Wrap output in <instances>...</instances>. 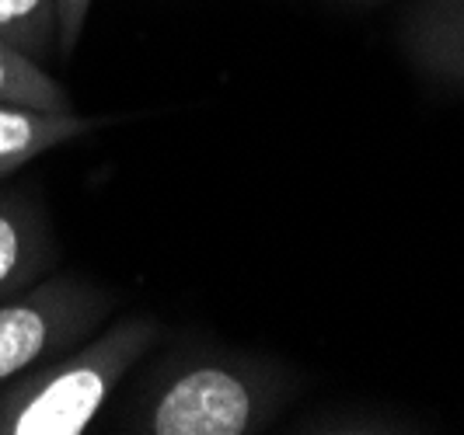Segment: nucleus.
Wrapping results in <instances>:
<instances>
[{
    "label": "nucleus",
    "mask_w": 464,
    "mask_h": 435,
    "mask_svg": "<svg viewBox=\"0 0 464 435\" xmlns=\"http://www.w3.org/2000/svg\"><path fill=\"white\" fill-rule=\"evenodd\" d=\"M56 7H60V52L70 56L81 43L84 22L92 14V0H56Z\"/></svg>",
    "instance_id": "obj_10"
},
{
    "label": "nucleus",
    "mask_w": 464,
    "mask_h": 435,
    "mask_svg": "<svg viewBox=\"0 0 464 435\" xmlns=\"http://www.w3.org/2000/svg\"><path fill=\"white\" fill-rule=\"evenodd\" d=\"M164 327L150 314L109 317L94 335L0 387L4 435H81L119 383L158 348Z\"/></svg>",
    "instance_id": "obj_2"
},
{
    "label": "nucleus",
    "mask_w": 464,
    "mask_h": 435,
    "mask_svg": "<svg viewBox=\"0 0 464 435\" xmlns=\"http://www.w3.org/2000/svg\"><path fill=\"white\" fill-rule=\"evenodd\" d=\"M0 435H4V421H0Z\"/></svg>",
    "instance_id": "obj_12"
},
{
    "label": "nucleus",
    "mask_w": 464,
    "mask_h": 435,
    "mask_svg": "<svg viewBox=\"0 0 464 435\" xmlns=\"http://www.w3.org/2000/svg\"><path fill=\"white\" fill-rule=\"evenodd\" d=\"M116 297L81 275H46L0 299V387L94 335Z\"/></svg>",
    "instance_id": "obj_3"
},
{
    "label": "nucleus",
    "mask_w": 464,
    "mask_h": 435,
    "mask_svg": "<svg viewBox=\"0 0 464 435\" xmlns=\"http://www.w3.org/2000/svg\"><path fill=\"white\" fill-rule=\"evenodd\" d=\"M349 4H381V0H349Z\"/></svg>",
    "instance_id": "obj_11"
},
{
    "label": "nucleus",
    "mask_w": 464,
    "mask_h": 435,
    "mask_svg": "<svg viewBox=\"0 0 464 435\" xmlns=\"http://www.w3.org/2000/svg\"><path fill=\"white\" fill-rule=\"evenodd\" d=\"M297 390V369L276 355L182 342L140 373L109 425L130 435H258L283 418Z\"/></svg>",
    "instance_id": "obj_1"
},
{
    "label": "nucleus",
    "mask_w": 464,
    "mask_h": 435,
    "mask_svg": "<svg viewBox=\"0 0 464 435\" xmlns=\"http://www.w3.org/2000/svg\"><path fill=\"white\" fill-rule=\"evenodd\" d=\"M0 39L46 63L53 52H60L56 0H0Z\"/></svg>",
    "instance_id": "obj_8"
},
{
    "label": "nucleus",
    "mask_w": 464,
    "mask_h": 435,
    "mask_svg": "<svg viewBox=\"0 0 464 435\" xmlns=\"http://www.w3.org/2000/svg\"><path fill=\"white\" fill-rule=\"evenodd\" d=\"M301 432H416V429H412V418L405 421V418H392V414H381V411L363 418V414L343 411V414H314V418L301 421Z\"/></svg>",
    "instance_id": "obj_9"
},
{
    "label": "nucleus",
    "mask_w": 464,
    "mask_h": 435,
    "mask_svg": "<svg viewBox=\"0 0 464 435\" xmlns=\"http://www.w3.org/2000/svg\"><path fill=\"white\" fill-rule=\"evenodd\" d=\"M0 105H22L43 112H73L70 91L46 70V63L24 56L0 39Z\"/></svg>",
    "instance_id": "obj_7"
},
{
    "label": "nucleus",
    "mask_w": 464,
    "mask_h": 435,
    "mask_svg": "<svg viewBox=\"0 0 464 435\" xmlns=\"http://www.w3.org/2000/svg\"><path fill=\"white\" fill-rule=\"evenodd\" d=\"M56 265V241L46 209L22 192H0V299L46 279Z\"/></svg>",
    "instance_id": "obj_5"
},
{
    "label": "nucleus",
    "mask_w": 464,
    "mask_h": 435,
    "mask_svg": "<svg viewBox=\"0 0 464 435\" xmlns=\"http://www.w3.org/2000/svg\"><path fill=\"white\" fill-rule=\"evenodd\" d=\"M398 46L419 77L464 94V0H416L398 22Z\"/></svg>",
    "instance_id": "obj_4"
},
{
    "label": "nucleus",
    "mask_w": 464,
    "mask_h": 435,
    "mask_svg": "<svg viewBox=\"0 0 464 435\" xmlns=\"http://www.w3.org/2000/svg\"><path fill=\"white\" fill-rule=\"evenodd\" d=\"M112 118L77 112H43L22 105H0V171L14 175L28 161L56 150L60 143L88 137L98 126H109Z\"/></svg>",
    "instance_id": "obj_6"
}]
</instances>
